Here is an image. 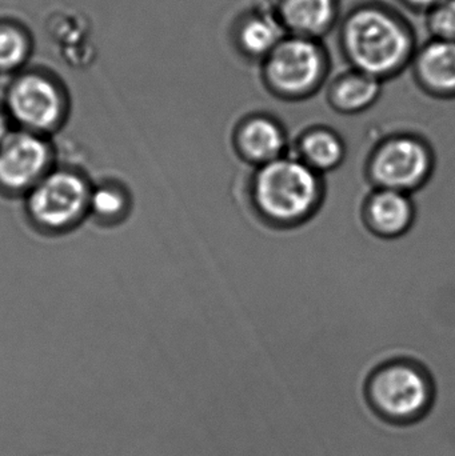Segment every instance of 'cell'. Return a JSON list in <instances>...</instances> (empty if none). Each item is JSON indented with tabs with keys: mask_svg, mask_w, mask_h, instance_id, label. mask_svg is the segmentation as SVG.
<instances>
[{
	"mask_svg": "<svg viewBox=\"0 0 455 456\" xmlns=\"http://www.w3.org/2000/svg\"><path fill=\"white\" fill-rule=\"evenodd\" d=\"M337 28L339 51L349 69L382 83L408 69L418 48L410 21L378 0L353 5Z\"/></svg>",
	"mask_w": 455,
	"mask_h": 456,
	"instance_id": "obj_1",
	"label": "cell"
},
{
	"mask_svg": "<svg viewBox=\"0 0 455 456\" xmlns=\"http://www.w3.org/2000/svg\"><path fill=\"white\" fill-rule=\"evenodd\" d=\"M322 195L320 174L299 158L283 157L259 167L253 183L256 208L277 224L312 216Z\"/></svg>",
	"mask_w": 455,
	"mask_h": 456,
	"instance_id": "obj_2",
	"label": "cell"
},
{
	"mask_svg": "<svg viewBox=\"0 0 455 456\" xmlns=\"http://www.w3.org/2000/svg\"><path fill=\"white\" fill-rule=\"evenodd\" d=\"M330 69L322 40L286 35L262 61V79L278 98L304 101L325 86Z\"/></svg>",
	"mask_w": 455,
	"mask_h": 456,
	"instance_id": "obj_3",
	"label": "cell"
},
{
	"mask_svg": "<svg viewBox=\"0 0 455 456\" xmlns=\"http://www.w3.org/2000/svg\"><path fill=\"white\" fill-rule=\"evenodd\" d=\"M4 111L19 130L45 135L63 122L66 94L45 72H20L5 91Z\"/></svg>",
	"mask_w": 455,
	"mask_h": 456,
	"instance_id": "obj_4",
	"label": "cell"
},
{
	"mask_svg": "<svg viewBox=\"0 0 455 456\" xmlns=\"http://www.w3.org/2000/svg\"><path fill=\"white\" fill-rule=\"evenodd\" d=\"M91 187L75 171H50L27 192L29 216L45 230H67L88 210Z\"/></svg>",
	"mask_w": 455,
	"mask_h": 456,
	"instance_id": "obj_5",
	"label": "cell"
},
{
	"mask_svg": "<svg viewBox=\"0 0 455 456\" xmlns=\"http://www.w3.org/2000/svg\"><path fill=\"white\" fill-rule=\"evenodd\" d=\"M369 395L382 417L393 422H409L427 409L432 388L421 370L405 362H394L374 374Z\"/></svg>",
	"mask_w": 455,
	"mask_h": 456,
	"instance_id": "obj_6",
	"label": "cell"
},
{
	"mask_svg": "<svg viewBox=\"0 0 455 456\" xmlns=\"http://www.w3.org/2000/svg\"><path fill=\"white\" fill-rule=\"evenodd\" d=\"M432 154L421 139L397 135L385 141L370 162L371 178L379 189L408 192L422 186L432 171Z\"/></svg>",
	"mask_w": 455,
	"mask_h": 456,
	"instance_id": "obj_7",
	"label": "cell"
},
{
	"mask_svg": "<svg viewBox=\"0 0 455 456\" xmlns=\"http://www.w3.org/2000/svg\"><path fill=\"white\" fill-rule=\"evenodd\" d=\"M53 151L45 135L13 130L0 144V192L27 194L50 173Z\"/></svg>",
	"mask_w": 455,
	"mask_h": 456,
	"instance_id": "obj_8",
	"label": "cell"
},
{
	"mask_svg": "<svg viewBox=\"0 0 455 456\" xmlns=\"http://www.w3.org/2000/svg\"><path fill=\"white\" fill-rule=\"evenodd\" d=\"M419 90L437 99H455V43L429 39L417 48L410 67Z\"/></svg>",
	"mask_w": 455,
	"mask_h": 456,
	"instance_id": "obj_9",
	"label": "cell"
},
{
	"mask_svg": "<svg viewBox=\"0 0 455 456\" xmlns=\"http://www.w3.org/2000/svg\"><path fill=\"white\" fill-rule=\"evenodd\" d=\"M275 12L288 35L323 40L338 27L341 0H278Z\"/></svg>",
	"mask_w": 455,
	"mask_h": 456,
	"instance_id": "obj_10",
	"label": "cell"
},
{
	"mask_svg": "<svg viewBox=\"0 0 455 456\" xmlns=\"http://www.w3.org/2000/svg\"><path fill=\"white\" fill-rule=\"evenodd\" d=\"M237 143L243 157L264 166L283 157L288 141L277 120L266 115H256L240 125Z\"/></svg>",
	"mask_w": 455,
	"mask_h": 456,
	"instance_id": "obj_11",
	"label": "cell"
},
{
	"mask_svg": "<svg viewBox=\"0 0 455 456\" xmlns=\"http://www.w3.org/2000/svg\"><path fill=\"white\" fill-rule=\"evenodd\" d=\"M369 226L379 235H402L413 224L414 206L408 192L378 189L366 205Z\"/></svg>",
	"mask_w": 455,
	"mask_h": 456,
	"instance_id": "obj_12",
	"label": "cell"
},
{
	"mask_svg": "<svg viewBox=\"0 0 455 456\" xmlns=\"http://www.w3.org/2000/svg\"><path fill=\"white\" fill-rule=\"evenodd\" d=\"M384 83L362 72L349 69L342 72L328 88V101L342 114H360L381 98Z\"/></svg>",
	"mask_w": 455,
	"mask_h": 456,
	"instance_id": "obj_13",
	"label": "cell"
},
{
	"mask_svg": "<svg viewBox=\"0 0 455 456\" xmlns=\"http://www.w3.org/2000/svg\"><path fill=\"white\" fill-rule=\"evenodd\" d=\"M288 32L274 10L254 11L238 27L237 43L240 53L253 61H264L282 42Z\"/></svg>",
	"mask_w": 455,
	"mask_h": 456,
	"instance_id": "obj_14",
	"label": "cell"
},
{
	"mask_svg": "<svg viewBox=\"0 0 455 456\" xmlns=\"http://www.w3.org/2000/svg\"><path fill=\"white\" fill-rule=\"evenodd\" d=\"M298 149L299 159L318 174L338 167L346 155L341 136L326 127H315L304 134Z\"/></svg>",
	"mask_w": 455,
	"mask_h": 456,
	"instance_id": "obj_15",
	"label": "cell"
},
{
	"mask_svg": "<svg viewBox=\"0 0 455 456\" xmlns=\"http://www.w3.org/2000/svg\"><path fill=\"white\" fill-rule=\"evenodd\" d=\"M32 51V40L24 27L0 21V74L23 69Z\"/></svg>",
	"mask_w": 455,
	"mask_h": 456,
	"instance_id": "obj_16",
	"label": "cell"
},
{
	"mask_svg": "<svg viewBox=\"0 0 455 456\" xmlns=\"http://www.w3.org/2000/svg\"><path fill=\"white\" fill-rule=\"evenodd\" d=\"M126 208H127V200L119 187L103 184V186L91 189L88 210L96 218L103 219V221L119 219Z\"/></svg>",
	"mask_w": 455,
	"mask_h": 456,
	"instance_id": "obj_17",
	"label": "cell"
},
{
	"mask_svg": "<svg viewBox=\"0 0 455 456\" xmlns=\"http://www.w3.org/2000/svg\"><path fill=\"white\" fill-rule=\"evenodd\" d=\"M430 39L455 43V0H443L425 13Z\"/></svg>",
	"mask_w": 455,
	"mask_h": 456,
	"instance_id": "obj_18",
	"label": "cell"
},
{
	"mask_svg": "<svg viewBox=\"0 0 455 456\" xmlns=\"http://www.w3.org/2000/svg\"><path fill=\"white\" fill-rule=\"evenodd\" d=\"M395 2L402 5L403 8H406V10L410 11V12L425 15V13L429 12L433 7L440 4L443 0H395Z\"/></svg>",
	"mask_w": 455,
	"mask_h": 456,
	"instance_id": "obj_19",
	"label": "cell"
},
{
	"mask_svg": "<svg viewBox=\"0 0 455 456\" xmlns=\"http://www.w3.org/2000/svg\"><path fill=\"white\" fill-rule=\"evenodd\" d=\"M12 122L8 118L7 112L4 109H0V144L8 138L11 133H12Z\"/></svg>",
	"mask_w": 455,
	"mask_h": 456,
	"instance_id": "obj_20",
	"label": "cell"
}]
</instances>
